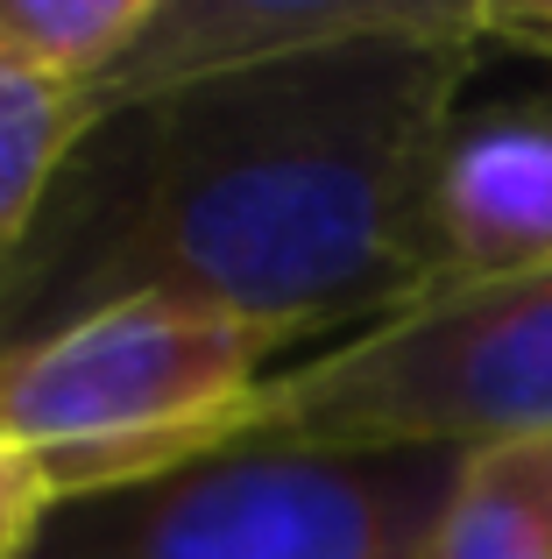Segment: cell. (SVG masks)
<instances>
[{"instance_id":"52a82bcc","label":"cell","mask_w":552,"mask_h":559,"mask_svg":"<svg viewBox=\"0 0 552 559\" xmlns=\"http://www.w3.org/2000/svg\"><path fill=\"white\" fill-rule=\"evenodd\" d=\"M425 559H552V439L468 453Z\"/></svg>"},{"instance_id":"9c48e42d","label":"cell","mask_w":552,"mask_h":559,"mask_svg":"<svg viewBox=\"0 0 552 559\" xmlns=\"http://www.w3.org/2000/svg\"><path fill=\"white\" fill-rule=\"evenodd\" d=\"M50 510H57V496L43 489V475L0 439V559H22L36 546V532H43Z\"/></svg>"},{"instance_id":"5b68a950","label":"cell","mask_w":552,"mask_h":559,"mask_svg":"<svg viewBox=\"0 0 552 559\" xmlns=\"http://www.w3.org/2000/svg\"><path fill=\"white\" fill-rule=\"evenodd\" d=\"M432 255L440 290L552 270V71L496 99L468 85L432 178Z\"/></svg>"},{"instance_id":"3957f363","label":"cell","mask_w":552,"mask_h":559,"mask_svg":"<svg viewBox=\"0 0 552 559\" xmlns=\"http://www.w3.org/2000/svg\"><path fill=\"white\" fill-rule=\"evenodd\" d=\"M460 461L249 432L170 475L57 503L22 559H425Z\"/></svg>"},{"instance_id":"30bf717a","label":"cell","mask_w":552,"mask_h":559,"mask_svg":"<svg viewBox=\"0 0 552 559\" xmlns=\"http://www.w3.org/2000/svg\"><path fill=\"white\" fill-rule=\"evenodd\" d=\"M8 270H14V241L0 234V290H8Z\"/></svg>"},{"instance_id":"ba28073f","label":"cell","mask_w":552,"mask_h":559,"mask_svg":"<svg viewBox=\"0 0 552 559\" xmlns=\"http://www.w3.org/2000/svg\"><path fill=\"white\" fill-rule=\"evenodd\" d=\"M85 114V85L50 79V71L22 64V57L0 43V234L22 241L36 227L43 199H50L57 170H64L71 142H79Z\"/></svg>"},{"instance_id":"7a4b0ae2","label":"cell","mask_w":552,"mask_h":559,"mask_svg":"<svg viewBox=\"0 0 552 559\" xmlns=\"http://www.w3.org/2000/svg\"><path fill=\"white\" fill-rule=\"evenodd\" d=\"M284 333L192 298H121L0 355V439L57 503L249 439Z\"/></svg>"},{"instance_id":"277c9868","label":"cell","mask_w":552,"mask_h":559,"mask_svg":"<svg viewBox=\"0 0 552 559\" xmlns=\"http://www.w3.org/2000/svg\"><path fill=\"white\" fill-rule=\"evenodd\" d=\"M249 432L489 453L552 439V270L446 284L269 376Z\"/></svg>"},{"instance_id":"8992f818","label":"cell","mask_w":552,"mask_h":559,"mask_svg":"<svg viewBox=\"0 0 552 559\" xmlns=\"http://www.w3.org/2000/svg\"><path fill=\"white\" fill-rule=\"evenodd\" d=\"M397 8L404 0H149L135 43L93 85V107L276 64L298 50H326V43L361 36V28H383Z\"/></svg>"},{"instance_id":"6da1fadb","label":"cell","mask_w":552,"mask_h":559,"mask_svg":"<svg viewBox=\"0 0 552 559\" xmlns=\"http://www.w3.org/2000/svg\"><path fill=\"white\" fill-rule=\"evenodd\" d=\"M482 64L475 0H404L326 50L93 107L14 241L0 355L121 298H192L284 341L432 298V178Z\"/></svg>"}]
</instances>
